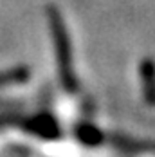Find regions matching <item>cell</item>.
Segmentation results:
<instances>
[{"label": "cell", "instance_id": "1", "mask_svg": "<svg viewBox=\"0 0 155 157\" xmlns=\"http://www.w3.org/2000/svg\"><path fill=\"white\" fill-rule=\"evenodd\" d=\"M144 81H146V94L148 99L155 103V69L152 63L144 65Z\"/></svg>", "mask_w": 155, "mask_h": 157}]
</instances>
